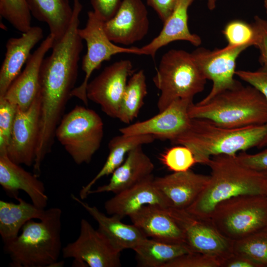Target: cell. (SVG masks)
I'll return each mask as SVG.
<instances>
[{
  "label": "cell",
  "mask_w": 267,
  "mask_h": 267,
  "mask_svg": "<svg viewBox=\"0 0 267 267\" xmlns=\"http://www.w3.org/2000/svg\"><path fill=\"white\" fill-rule=\"evenodd\" d=\"M206 81L191 53L181 49L169 50L162 56L153 78L161 92L157 102L159 111L177 99H193L203 90Z\"/></svg>",
  "instance_id": "6"
},
{
  "label": "cell",
  "mask_w": 267,
  "mask_h": 267,
  "mask_svg": "<svg viewBox=\"0 0 267 267\" xmlns=\"http://www.w3.org/2000/svg\"><path fill=\"white\" fill-rule=\"evenodd\" d=\"M154 179L152 174L135 184L115 194L104 203L106 213L122 219L145 205L164 208L171 207L168 200L155 185Z\"/></svg>",
  "instance_id": "18"
},
{
  "label": "cell",
  "mask_w": 267,
  "mask_h": 267,
  "mask_svg": "<svg viewBox=\"0 0 267 267\" xmlns=\"http://www.w3.org/2000/svg\"><path fill=\"white\" fill-rule=\"evenodd\" d=\"M129 217L148 238L164 242L185 244L183 231L165 208L145 205Z\"/></svg>",
  "instance_id": "22"
},
{
  "label": "cell",
  "mask_w": 267,
  "mask_h": 267,
  "mask_svg": "<svg viewBox=\"0 0 267 267\" xmlns=\"http://www.w3.org/2000/svg\"><path fill=\"white\" fill-rule=\"evenodd\" d=\"M165 210L183 231L185 244L192 252L215 256L220 262L232 252V241L219 232L211 219L198 217L184 209L169 207Z\"/></svg>",
  "instance_id": "10"
},
{
  "label": "cell",
  "mask_w": 267,
  "mask_h": 267,
  "mask_svg": "<svg viewBox=\"0 0 267 267\" xmlns=\"http://www.w3.org/2000/svg\"><path fill=\"white\" fill-rule=\"evenodd\" d=\"M266 195L267 196V194H266Z\"/></svg>",
  "instance_id": "45"
},
{
  "label": "cell",
  "mask_w": 267,
  "mask_h": 267,
  "mask_svg": "<svg viewBox=\"0 0 267 267\" xmlns=\"http://www.w3.org/2000/svg\"><path fill=\"white\" fill-rule=\"evenodd\" d=\"M62 210H45L38 222H27L15 239L4 243L13 267H54L61 251Z\"/></svg>",
  "instance_id": "4"
},
{
  "label": "cell",
  "mask_w": 267,
  "mask_h": 267,
  "mask_svg": "<svg viewBox=\"0 0 267 267\" xmlns=\"http://www.w3.org/2000/svg\"><path fill=\"white\" fill-rule=\"evenodd\" d=\"M146 77L143 70L134 73L127 83L117 119L126 124L138 115L147 94Z\"/></svg>",
  "instance_id": "30"
},
{
  "label": "cell",
  "mask_w": 267,
  "mask_h": 267,
  "mask_svg": "<svg viewBox=\"0 0 267 267\" xmlns=\"http://www.w3.org/2000/svg\"><path fill=\"white\" fill-rule=\"evenodd\" d=\"M209 180L196 200L185 209L198 217L210 219L219 203L243 195H265L267 172L257 171L241 164L236 156L221 155L211 158Z\"/></svg>",
  "instance_id": "2"
},
{
  "label": "cell",
  "mask_w": 267,
  "mask_h": 267,
  "mask_svg": "<svg viewBox=\"0 0 267 267\" xmlns=\"http://www.w3.org/2000/svg\"><path fill=\"white\" fill-rule=\"evenodd\" d=\"M103 28L114 44L129 45L137 42L149 30L146 7L142 0H123L114 16L104 22Z\"/></svg>",
  "instance_id": "16"
},
{
  "label": "cell",
  "mask_w": 267,
  "mask_h": 267,
  "mask_svg": "<svg viewBox=\"0 0 267 267\" xmlns=\"http://www.w3.org/2000/svg\"><path fill=\"white\" fill-rule=\"evenodd\" d=\"M82 8L80 0H73L70 24L63 37L54 41L51 54L44 57L41 65L39 132L40 135L45 138L54 137L75 88L78 62L83 48V40L78 34Z\"/></svg>",
  "instance_id": "1"
},
{
  "label": "cell",
  "mask_w": 267,
  "mask_h": 267,
  "mask_svg": "<svg viewBox=\"0 0 267 267\" xmlns=\"http://www.w3.org/2000/svg\"><path fill=\"white\" fill-rule=\"evenodd\" d=\"M54 41L50 34L42 41L31 54L23 71L13 81L3 96L22 110L29 109L39 92L41 65Z\"/></svg>",
  "instance_id": "17"
},
{
  "label": "cell",
  "mask_w": 267,
  "mask_h": 267,
  "mask_svg": "<svg viewBox=\"0 0 267 267\" xmlns=\"http://www.w3.org/2000/svg\"><path fill=\"white\" fill-rule=\"evenodd\" d=\"M264 7L266 9V12L267 13V0H264Z\"/></svg>",
  "instance_id": "44"
},
{
  "label": "cell",
  "mask_w": 267,
  "mask_h": 267,
  "mask_svg": "<svg viewBox=\"0 0 267 267\" xmlns=\"http://www.w3.org/2000/svg\"><path fill=\"white\" fill-rule=\"evenodd\" d=\"M217 0H207V6L209 10H214L216 6Z\"/></svg>",
  "instance_id": "43"
},
{
  "label": "cell",
  "mask_w": 267,
  "mask_h": 267,
  "mask_svg": "<svg viewBox=\"0 0 267 267\" xmlns=\"http://www.w3.org/2000/svg\"><path fill=\"white\" fill-rule=\"evenodd\" d=\"M209 178L210 176L188 170L154 178V182L168 200L171 207L185 209L202 193Z\"/></svg>",
  "instance_id": "20"
},
{
  "label": "cell",
  "mask_w": 267,
  "mask_h": 267,
  "mask_svg": "<svg viewBox=\"0 0 267 267\" xmlns=\"http://www.w3.org/2000/svg\"><path fill=\"white\" fill-rule=\"evenodd\" d=\"M41 113L40 90L27 110L17 107L11 137L7 148L9 158L15 163L33 166L38 141Z\"/></svg>",
  "instance_id": "14"
},
{
  "label": "cell",
  "mask_w": 267,
  "mask_h": 267,
  "mask_svg": "<svg viewBox=\"0 0 267 267\" xmlns=\"http://www.w3.org/2000/svg\"><path fill=\"white\" fill-rule=\"evenodd\" d=\"M221 267H262L260 265L241 254L232 252L221 260Z\"/></svg>",
  "instance_id": "42"
},
{
  "label": "cell",
  "mask_w": 267,
  "mask_h": 267,
  "mask_svg": "<svg viewBox=\"0 0 267 267\" xmlns=\"http://www.w3.org/2000/svg\"><path fill=\"white\" fill-rule=\"evenodd\" d=\"M154 169L153 163L142 146H137L128 153L123 163L111 174L109 182L90 190L88 196L108 192L116 194L152 175Z\"/></svg>",
  "instance_id": "24"
},
{
  "label": "cell",
  "mask_w": 267,
  "mask_h": 267,
  "mask_svg": "<svg viewBox=\"0 0 267 267\" xmlns=\"http://www.w3.org/2000/svg\"><path fill=\"white\" fill-rule=\"evenodd\" d=\"M0 184L5 192L15 199L19 191L23 190L32 203L44 209L48 201L44 183L32 174L12 161L6 152H0Z\"/></svg>",
  "instance_id": "19"
},
{
  "label": "cell",
  "mask_w": 267,
  "mask_h": 267,
  "mask_svg": "<svg viewBox=\"0 0 267 267\" xmlns=\"http://www.w3.org/2000/svg\"><path fill=\"white\" fill-rule=\"evenodd\" d=\"M103 123L94 110L76 105L62 118L55 137L78 165L89 163L99 148Z\"/></svg>",
  "instance_id": "8"
},
{
  "label": "cell",
  "mask_w": 267,
  "mask_h": 267,
  "mask_svg": "<svg viewBox=\"0 0 267 267\" xmlns=\"http://www.w3.org/2000/svg\"><path fill=\"white\" fill-rule=\"evenodd\" d=\"M0 14L21 33L32 27L31 13L27 0H0Z\"/></svg>",
  "instance_id": "32"
},
{
  "label": "cell",
  "mask_w": 267,
  "mask_h": 267,
  "mask_svg": "<svg viewBox=\"0 0 267 267\" xmlns=\"http://www.w3.org/2000/svg\"><path fill=\"white\" fill-rule=\"evenodd\" d=\"M73 200L79 203L97 222L98 230L106 238L112 246L121 252L126 249L134 250L147 237L135 225L122 222V219L115 215L108 217L94 206H90L73 194Z\"/></svg>",
  "instance_id": "23"
},
{
  "label": "cell",
  "mask_w": 267,
  "mask_h": 267,
  "mask_svg": "<svg viewBox=\"0 0 267 267\" xmlns=\"http://www.w3.org/2000/svg\"><path fill=\"white\" fill-rule=\"evenodd\" d=\"M133 66L129 60H121L104 69L87 88L88 100L98 104L103 112L117 118L121 101L132 74Z\"/></svg>",
  "instance_id": "13"
},
{
  "label": "cell",
  "mask_w": 267,
  "mask_h": 267,
  "mask_svg": "<svg viewBox=\"0 0 267 267\" xmlns=\"http://www.w3.org/2000/svg\"><path fill=\"white\" fill-rule=\"evenodd\" d=\"M164 267H221L220 260L214 256L189 252L171 261Z\"/></svg>",
  "instance_id": "36"
},
{
  "label": "cell",
  "mask_w": 267,
  "mask_h": 267,
  "mask_svg": "<svg viewBox=\"0 0 267 267\" xmlns=\"http://www.w3.org/2000/svg\"><path fill=\"white\" fill-rule=\"evenodd\" d=\"M191 119L209 121L219 126L238 128L267 123V99L257 89L241 83L206 103H192Z\"/></svg>",
  "instance_id": "5"
},
{
  "label": "cell",
  "mask_w": 267,
  "mask_h": 267,
  "mask_svg": "<svg viewBox=\"0 0 267 267\" xmlns=\"http://www.w3.org/2000/svg\"><path fill=\"white\" fill-rule=\"evenodd\" d=\"M252 25L255 32L254 45L259 49L263 66L267 68V20L256 16Z\"/></svg>",
  "instance_id": "38"
},
{
  "label": "cell",
  "mask_w": 267,
  "mask_h": 267,
  "mask_svg": "<svg viewBox=\"0 0 267 267\" xmlns=\"http://www.w3.org/2000/svg\"><path fill=\"white\" fill-rule=\"evenodd\" d=\"M104 22L96 13L90 11L88 13L86 26L78 29L79 36L85 41L87 46V53L83 58L82 63L85 77L82 83L73 89L71 96L82 100L86 106L89 101L87 88L89 79L93 71L98 69L104 61L122 53L143 55L140 48L119 46L110 41L104 30Z\"/></svg>",
  "instance_id": "9"
},
{
  "label": "cell",
  "mask_w": 267,
  "mask_h": 267,
  "mask_svg": "<svg viewBox=\"0 0 267 267\" xmlns=\"http://www.w3.org/2000/svg\"><path fill=\"white\" fill-rule=\"evenodd\" d=\"M64 258L74 259L73 266L119 267L121 252L86 219L80 222V234L74 242L62 250Z\"/></svg>",
  "instance_id": "11"
},
{
  "label": "cell",
  "mask_w": 267,
  "mask_h": 267,
  "mask_svg": "<svg viewBox=\"0 0 267 267\" xmlns=\"http://www.w3.org/2000/svg\"><path fill=\"white\" fill-rule=\"evenodd\" d=\"M171 142L187 146L197 163L207 165L213 156H236L239 152L267 145V123L226 128L206 120L192 119L189 128Z\"/></svg>",
  "instance_id": "3"
},
{
  "label": "cell",
  "mask_w": 267,
  "mask_h": 267,
  "mask_svg": "<svg viewBox=\"0 0 267 267\" xmlns=\"http://www.w3.org/2000/svg\"><path fill=\"white\" fill-rule=\"evenodd\" d=\"M238 160L252 170L267 172V149L255 154L241 152L236 155Z\"/></svg>",
  "instance_id": "39"
},
{
  "label": "cell",
  "mask_w": 267,
  "mask_h": 267,
  "mask_svg": "<svg viewBox=\"0 0 267 267\" xmlns=\"http://www.w3.org/2000/svg\"><path fill=\"white\" fill-rule=\"evenodd\" d=\"M232 242V252L245 256L262 267H267V228Z\"/></svg>",
  "instance_id": "31"
},
{
  "label": "cell",
  "mask_w": 267,
  "mask_h": 267,
  "mask_svg": "<svg viewBox=\"0 0 267 267\" xmlns=\"http://www.w3.org/2000/svg\"><path fill=\"white\" fill-rule=\"evenodd\" d=\"M235 75L259 91L267 99V68L263 66L254 71L239 70L236 71Z\"/></svg>",
  "instance_id": "37"
},
{
  "label": "cell",
  "mask_w": 267,
  "mask_h": 267,
  "mask_svg": "<svg viewBox=\"0 0 267 267\" xmlns=\"http://www.w3.org/2000/svg\"><path fill=\"white\" fill-rule=\"evenodd\" d=\"M31 14L48 25L55 41L61 39L71 21L73 7L69 0H27Z\"/></svg>",
  "instance_id": "27"
},
{
  "label": "cell",
  "mask_w": 267,
  "mask_h": 267,
  "mask_svg": "<svg viewBox=\"0 0 267 267\" xmlns=\"http://www.w3.org/2000/svg\"><path fill=\"white\" fill-rule=\"evenodd\" d=\"M161 163L173 172H185L197 163L192 151L187 146L177 145L167 149L160 157Z\"/></svg>",
  "instance_id": "33"
},
{
  "label": "cell",
  "mask_w": 267,
  "mask_h": 267,
  "mask_svg": "<svg viewBox=\"0 0 267 267\" xmlns=\"http://www.w3.org/2000/svg\"><path fill=\"white\" fill-rule=\"evenodd\" d=\"M210 219L225 238L241 240L267 228V196L243 195L226 200L216 206Z\"/></svg>",
  "instance_id": "7"
},
{
  "label": "cell",
  "mask_w": 267,
  "mask_h": 267,
  "mask_svg": "<svg viewBox=\"0 0 267 267\" xmlns=\"http://www.w3.org/2000/svg\"><path fill=\"white\" fill-rule=\"evenodd\" d=\"M17 107L0 97V152L7 153Z\"/></svg>",
  "instance_id": "35"
},
{
  "label": "cell",
  "mask_w": 267,
  "mask_h": 267,
  "mask_svg": "<svg viewBox=\"0 0 267 267\" xmlns=\"http://www.w3.org/2000/svg\"><path fill=\"white\" fill-rule=\"evenodd\" d=\"M123 0H90L93 11L105 22L112 18Z\"/></svg>",
  "instance_id": "40"
},
{
  "label": "cell",
  "mask_w": 267,
  "mask_h": 267,
  "mask_svg": "<svg viewBox=\"0 0 267 267\" xmlns=\"http://www.w3.org/2000/svg\"><path fill=\"white\" fill-rule=\"evenodd\" d=\"M18 203L0 200V235L3 243L15 239L29 221L40 220L45 210L29 203L20 197Z\"/></svg>",
  "instance_id": "28"
},
{
  "label": "cell",
  "mask_w": 267,
  "mask_h": 267,
  "mask_svg": "<svg viewBox=\"0 0 267 267\" xmlns=\"http://www.w3.org/2000/svg\"><path fill=\"white\" fill-rule=\"evenodd\" d=\"M133 250L137 265L141 267H164L179 256L192 252L186 244L168 243L148 237Z\"/></svg>",
  "instance_id": "29"
},
{
  "label": "cell",
  "mask_w": 267,
  "mask_h": 267,
  "mask_svg": "<svg viewBox=\"0 0 267 267\" xmlns=\"http://www.w3.org/2000/svg\"><path fill=\"white\" fill-rule=\"evenodd\" d=\"M194 0H178L175 8L159 34L149 44L141 47L143 55L154 58L156 52L163 46L176 41H185L199 46L202 40L198 35L191 33L188 26V9Z\"/></svg>",
  "instance_id": "25"
},
{
  "label": "cell",
  "mask_w": 267,
  "mask_h": 267,
  "mask_svg": "<svg viewBox=\"0 0 267 267\" xmlns=\"http://www.w3.org/2000/svg\"><path fill=\"white\" fill-rule=\"evenodd\" d=\"M147 4L156 11L163 23L174 11L178 0H146Z\"/></svg>",
  "instance_id": "41"
},
{
  "label": "cell",
  "mask_w": 267,
  "mask_h": 267,
  "mask_svg": "<svg viewBox=\"0 0 267 267\" xmlns=\"http://www.w3.org/2000/svg\"><path fill=\"white\" fill-rule=\"evenodd\" d=\"M229 46L254 45L255 32L252 25L241 20L228 23L222 31Z\"/></svg>",
  "instance_id": "34"
},
{
  "label": "cell",
  "mask_w": 267,
  "mask_h": 267,
  "mask_svg": "<svg viewBox=\"0 0 267 267\" xmlns=\"http://www.w3.org/2000/svg\"><path fill=\"white\" fill-rule=\"evenodd\" d=\"M248 47L247 45H227L213 50L199 47L191 53L204 77L213 83L211 91L198 103H206L217 94L234 88L240 84L234 78L236 61L240 53Z\"/></svg>",
  "instance_id": "12"
},
{
  "label": "cell",
  "mask_w": 267,
  "mask_h": 267,
  "mask_svg": "<svg viewBox=\"0 0 267 267\" xmlns=\"http://www.w3.org/2000/svg\"><path fill=\"white\" fill-rule=\"evenodd\" d=\"M156 138L150 134L127 135L123 134L113 137L108 143L109 154L102 168L79 193L82 200L88 196L89 192L100 178L111 175L125 160L128 153L134 148L150 143Z\"/></svg>",
  "instance_id": "26"
},
{
  "label": "cell",
  "mask_w": 267,
  "mask_h": 267,
  "mask_svg": "<svg viewBox=\"0 0 267 267\" xmlns=\"http://www.w3.org/2000/svg\"><path fill=\"white\" fill-rule=\"evenodd\" d=\"M192 103L191 99H177L156 115L123 127L119 131L127 135L150 134L172 142L190 127L192 119L188 109Z\"/></svg>",
  "instance_id": "15"
},
{
  "label": "cell",
  "mask_w": 267,
  "mask_h": 267,
  "mask_svg": "<svg viewBox=\"0 0 267 267\" xmlns=\"http://www.w3.org/2000/svg\"><path fill=\"white\" fill-rule=\"evenodd\" d=\"M43 29L32 26L20 37L9 38L6 44L4 59L0 70V97L20 73L23 66L30 56L33 48L43 38Z\"/></svg>",
  "instance_id": "21"
}]
</instances>
